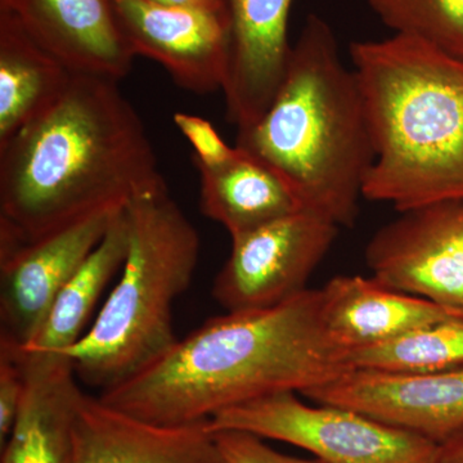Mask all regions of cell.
Segmentation results:
<instances>
[{
  "instance_id": "1",
  "label": "cell",
  "mask_w": 463,
  "mask_h": 463,
  "mask_svg": "<svg viewBox=\"0 0 463 463\" xmlns=\"http://www.w3.org/2000/svg\"><path fill=\"white\" fill-rule=\"evenodd\" d=\"M165 188L118 80L72 72L51 105L0 143V241L29 242Z\"/></svg>"
},
{
  "instance_id": "2",
  "label": "cell",
  "mask_w": 463,
  "mask_h": 463,
  "mask_svg": "<svg viewBox=\"0 0 463 463\" xmlns=\"http://www.w3.org/2000/svg\"><path fill=\"white\" fill-rule=\"evenodd\" d=\"M349 352L326 327L321 288H307L279 306L209 319L99 398L156 425L205 422L234 405L339 379L353 370Z\"/></svg>"
},
{
  "instance_id": "3",
  "label": "cell",
  "mask_w": 463,
  "mask_h": 463,
  "mask_svg": "<svg viewBox=\"0 0 463 463\" xmlns=\"http://www.w3.org/2000/svg\"><path fill=\"white\" fill-rule=\"evenodd\" d=\"M236 146L279 174L303 209L354 227L376 151L358 78L325 18L307 17L279 93Z\"/></svg>"
},
{
  "instance_id": "4",
  "label": "cell",
  "mask_w": 463,
  "mask_h": 463,
  "mask_svg": "<svg viewBox=\"0 0 463 463\" xmlns=\"http://www.w3.org/2000/svg\"><path fill=\"white\" fill-rule=\"evenodd\" d=\"M350 57L376 151L364 199L398 213L463 200V61L404 33Z\"/></svg>"
},
{
  "instance_id": "5",
  "label": "cell",
  "mask_w": 463,
  "mask_h": 463,
  "mask_svg": "<svg viewBox=\"0 0 463 463\" xmlns=\"http://www.w3.org/2000/svg\"><path fill=\"white\" fill-rule=\"evenodd\" d=\"M124 213L128 251L118 281L93 325L62 354L79 380L100 392L141 373L178 341L174 303L199 261V233L167 188L136 197Z\"/></svg>"
},
{
  "instance_id": "6",
  "label": "cell",
  "mask_w": 463,
  "mask_h": 463,
  "mask_svg": "<svg viewBox=\"0 0 463 463\" xmlns=\"http://www.w3.org/2000/svg\"><path fill=\"white\" fill-rule=\"evenodd\" d=\"M210 431L240 430L283 441L323 463H435L438 444L349 408L307 404L279 392L227 408Z\"/></svg>"
},
{
  "instance_id": "7",
  "label": "cell",
  "mask_w": 463,
  "mask_h": 463,
  "mask_svg": "<svg viewBox=\"0 0 463 463\" xmlns=\"http://www.w3.org/2000/svg\"><path fill=\"white\" fill-rule=\"evenodd\" d=\"M340 227L300 209L231 237V254L213 295L227 312L267 309L307 289V282L337 239Z\"/></svg>"
},
{
  "instance_id": "8",
  "label": "cell",
  "mask_w": 463,
  "mask_h": 463,
  "mask_svg": "<svg viewBox=\"0 0 463 463\" xmlns=\"http://www.w3.org/2000/svg\"><path fill=\"white\" fill-rule=\"evenodd\" d=\"M399 214L365 246L373 279L463 315V200Z\"/></svg>"
},
{
  "instance_id": "9",
  "label": "cell",
  "mask_w": 463,
  "mask_h": 463,
  "mask_svg": "<svg viewBox=\"0 0 463 463\" xmlns=\"http://www.w3.org/2000/svg\"><path fill=\"white\" fill-rule=\"evenodd\" d=\"M124 207H108L29 242H0V346L32 343L61 289Z\"/></svg>"
},
{
  "instance_id": "10",
  "label": "cell",
  "mask_w": 463,
  "mask_h": 463,
  "mask_svg": "<svg viewBox=\"0 0 463 463\" xmlns=\"http://www.w3.org/2000/svg\"><path fill=\"white\" fill-rule=\"evenodd\" d=\"M301 395L313 403L349 408L437 444L463 429V367L425 373L352 370Z\"/></svg>"
},
{
  "instance_id": "11",
  "label": "cell",
  "mask_w": 463,
  "mask_h": 463,
  "mask_svg": "<svg viewBox=\"0 0 463 463\" xmlns=\"http://www.w3.org/2000/svg\"><path fill=\"white\" fill-rule=\"evenodd\" d=\"M134 56L155 61L192 93L222 90L228 62L227 25L219 8L167 7L149 0H114Z\"/></svg>"
},
{
  "instance_id": "12",
  "label": "cell",
  "mask_w": 463,
  "mask_h": 463,
  "mask_svg": "<svg viewBox=\"0 0 463 463\" xmlns=\"http://www.w3.org/2000/svg\"><path fill=\"white\" fill-rule=\"evenodd\" d=\"M294 0H219L227 25L228 62L222 91L227 118L245 130L263 118L285 80L292 45Z\"/></svg>"
},
{
  "instance_id": "13",
  "label": "cell",
  "mask_w": 463,
  "mask_h": 463,
  "mask_svg": "<svg viewBox=\"0 0 463 463\" xmlns=\"http://www.w3.org/2000/svg\"><path fill=\"white\" fill-rule=\"evenodd\" d=\"M0 8L70 71L120 81L132 70L114 0H0Z\"/></svg>"
},
{
  "instance_id": "14",
  "label": "cell",
  "mask_w": 463,
  "mask_h": 463,
  "mask_svg": "<svg viewBox=\"0 0 463 463\" xmlns=\"http://www.w3.org/2000/svg\"><path fill=\"white\" fill-rule=\"evenodd\" d=\"M75 463H224L207 421L156 425L85 394L74 426Z\"/></svg>"
},
{
  "instance_id": "15",
  "label": "cell",
  "mask_w": 463,
  "mask_h": 463,
  "mask_svg": "<svg viewBox=\"0 0 463 463\" xmlns=\"http://www.w3.org/2000/svg\"><path fill=\"white\" fill-rule=\"evenodd\" d=\"M7 352L23 365L26 392L0 463H75L74 426L85 392L71 361Z\"/></svg>"
},
{
  "instance_id": "16",
  "label": "cell",
  "mask_w": 463,
  "mask_h": 463,
  "mask_svg": "<svg viewBox=\"0 0 463 463\" xmlns=\"http://www.w3.org/2000/svg\"><path fill=\"white\" fill-rule=\"evenodd\" d=\"M321 292L326 327L349 350L380 345L463 317L428 298L386 288L373 276H335Z\"/></svg>"
},
{
  "instance_id": "17",
  "label": "cell",
  "mask_w": 463,
  "mask_h": 463,
  "mask_svg": "<svg viewBox=\"0 0 463 463\" xmlns=\"http://www.w3.org/2000/svg\"><path fill=\"white\" fill-rule=\"evenodd\" d=\"M227 163L214 167L197 165L200 209L231 237L303 209L288 183L272 167L237 147Z\"/></svg>"
},
{
  "instance_id": "18",
  "label": "cell",
  "mask_w": 463,
  "mask_h": 463,
  "mask_svg": "<svg viewBox=\"0 0 463 463\" xmlns=\"http://www.w3.org/2000/svg\"><path fill=\"white\" fill-rule=\"evenodd\" d=\"M72 71L0 8V143L53 102Z\"/></svg>"
},
{
  "instance_id": "19",
  "label": "cell",
  "mask_w": 463,
  "mask_h": 463,
  "mask_svg": "<svg viewBox=\"0 0 463 463\" xmlns=\"http://www.w3.org/2000/svg\"><path fill=\"white\" fill-rule=\"evenodd\" d=\"M124 209L90 258L61 289L32 343L14 352L62 355L84 336L94 307L109 282L120 273L127 257L128 224Z\"/></svg>"
},
{
  "instance_id": "20",
  "label": "cell",
  "mask_w": 463,
  "mask_h": 463,
  "mask_svg": "<svg viewBox=\"0 0 463 463\" xmlns=\"http://www.w3.org/2000/svg\"><path fill=\"white\" fill-rule=\"evenodd\" d=\"M353 370L425 373L463 367V317L435 323L380 345L350 350Z\"/></svg>"
},
{
  "instance_id": "21",
  "label": "cell",
  "mask_w": 463,
  "mask_h": 463,
  "mask_svg": "<svg viewBox=\"0 0 463 463\" xmlns=\"http://www.w3.org/2000/svg\"><path fill=\"white\" fill-rule=\"evenodd\" d=\"M394 32L463 61V0H364Z\"/></svg>"
},
{
  "instance_id": "22",
  "label": "cell",
  "mask_w": 463,
  "mask_h": 463,
  "mask_svg": "<svg viewBox=\"0 0 463 463\" xmlns=\"http://www.w3.org/2000/svg\"><path fill=\"white\" fill-rule=\"evenodd\" d=\"M174 124L194 148V165L214 167L227 163L236 155V146L231 147L206 118L184 112L173 116Z\"/></svg>"
},
{
  "instance_id": "23",
  "label": "cell",
  "mask_w": 463,
  "mask_h": 463,
  "mask_svg": "<svg viewBox=\"0 0 463 463\" xmlns=\"http://www.w3.org/2000/svg\"><path fill=\"white\" fill-rule=\"evenodd\" d=\"M224 463H323L319 459L283 455L250 432L221 430L213 432Z\"/></svg>"
},
{
  "instance_id": "24",
  "label": "cell",
  "mask_w": 463,
  "mask_h": 463,
  "mask_svg": "<svg viewBox=\"0 0 463 463\" xmlns=\"http://www.w3.org/2000/svg\"><path fill=\"white\" fill-rule=\"evenodd\" d=\"M26 392L23 365L7 350L0 349V447L16 422Z\"/></svg>"
},
{
  "instance_id": "25",
  "label": "cell",
  "mask_w": 463,
  "mask_h": 463,
  "mask_svg": "<svg viewBox=\"0 0 463 463\" xmlns=\"http://www.w3.org/2000/svg\"><path fill=\"white\" fill-rule=\"evenodd\" d=\"M435 463H463V429L438 444Z\"/></svg>"
},
{
  "instance_id": "26",
  "label": "cell",
  "mask_w": 463,
  "mask_h": 463,
  "mask_svg": "<svg viewBox=\"0 0 463 463\" xmlns=\"http://www.w3.org/2000/svg\"><path fill=\"white\" fill-rule=\"evenodd\" d=\"M149 2L167 5V7L201 9L219 8V0H149Z\"/></svg>"
}]
</instances>
